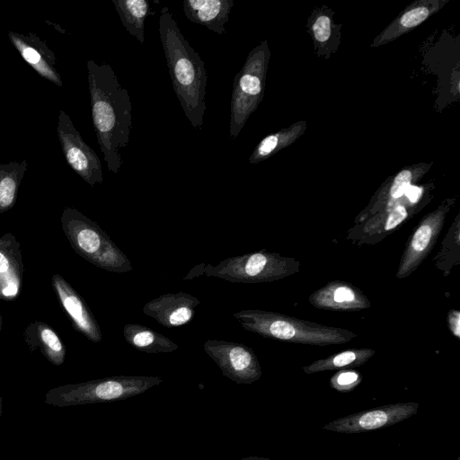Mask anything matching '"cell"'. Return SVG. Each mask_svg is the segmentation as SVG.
Returning <instances> with one entry per match:
<instances>
[{
  "mask_svg": "<svg viewBox=\"0 0 460 460\" xmlns=\"http://www.w3.org/2000/svg\"><path fill=\"white\" fill-rule=\"evenodd\" d=\"M433 234V228L429 224H423L415 232L411 248L415 253L422 252L430 242Z\"/></svg>",
  "mask_w": 460,
  "mask_h": 460,
  "instance_id": "21",
  "label": "cell"
},
{
  "mask_svg": "<svg viewBox=\"0 0 460 460\" xmlns=\"http://www.w3.org/2000/svg\"><path fill=\"white\" fill-rule=\"evenodd\" d=\"M24 341L31 351L39 349L51 364L60 366L64 363L66 347L58 333L46 323H31L24 331Z\"/></svg>",
  "mask_w": 460,
  "mask_h": 460,
  "instance_id": "15",
  "label": "cell"
},
{
  "mask_svg": "<svg viewBox=\"0 0 460 460\" xmlns=\"http://www.w3.org/2000/svg\"><path fill=\"white\" fill-rule=\"evenodd\" d=\"M2 325H3V320H2V315L0 314V332L2 330Z\"/></svg>",
  "mask_w": 460,
  "mask_h": 460,
  "instance_id": "32",
  "label": "cell"
},
{
  "mask_svg": "<svg viewBox=\"0 0 460 460\" xmlns=\"http://www.w3.org/2000/svg\"><path fill=\"white\" fill-rule=\"evenodd\" d=\"M200 300L183 291L166 293L147 302L143 313L166 328L184 325L195 315Z\"/></svg>",
  "mask_w": 460,
  "mask_h": 460,
  "instance_id": "11",
  "label": "cell"
},
{
  "mask_svg": "<svg viewBox=\"0 0 460 460\" xmlns=\"http://www.w3.org/2000/svg\"><path fill=\"white\" fill-rule=\"evenodd\" d=\"M93 125L109 172H119L121 150L129 142L132 105L111 66L93 60L86 63Z\"/></svg>",
  "mask_w": 460,
  "mask_h": 460,
  "instance_id": "1",
  "label": "cell"
},
{
  "mask_svg": "<svg viewBox=\"0 0 460 460\" xmlns=\"http://www.w3.org/2000/svg\"><path fill=\"white\" fill-rule=\"evenodd\" d=\"M202 348L231 381L247 385L261 378V368L251 348L222 340H208Z\"/></svg>",
  "mask_w": 460,
  "mask_h": 460,
  "instance_id": "7",
  "label": "cell"
},
{
  "mask_svg": "<svg viewBox=\"0 0 460 460\" xmlns=\"http://www.w3.org/2000/svg\"><path fill=\"white\" fill-rule=\"evenodd\" d=\"M407 217V211L403 206H398L389 215L386 223L385 230H391L402 223Z\"/></svg>",
  "mask_w": 460,
  "mask_h": 460,
  "instance_id": "25",
  "label": "cell"
},
{
  "mask_svg": "<svg viewBox=\"0 0 460 460\" xmlns=\"http://www.w3.org/2000/svg\"><path fill=\"white\" fill-rule=\"evenodd\" d=\"M411 173L408 170L400 172L391 187V196L394 199L402 197L411 185Z\"/></svg>",
  "mask_w": 460,
  "mask_h": 460,
  "instance_id": "22",
  "label": "cell"
},
{
  "mask_svg": "<svg viewBox=\"0 0 460 460\" xmlns=\"http://www.w3.org/2000/svg\"><path fill=\"white\" fill-rule=\"evenodd\" d=\"M421 189L417 186L410 185L409 188L405 191V195L411 202H417L421 195Z\"/></svg>",
  "mask_w": 460,
  "mask_h": 460,
  "instance_id": "27",
  "label": "cell"
},
{
  "mask_svg": "<svg viewBox=\"0 0 460 460\" xmlns=\"http://www.w3.org/2000/svg\"><path fill=\"white\" fill-rule=\"evenodd\" d=\"M456 460H460V456L456 458Z\"/></svg>",
  "mask_w": 460,
  "mask_h": 460,
  "instance_id": "33",
  "label": "cell"
},
{
  "mask_svg": "<svg viewBox=\"0 0 460 460\" xmlns=\"http://www.w3.org/2000/svg\"><path fill=\"white\" fill-rule=\"evenodd\" d=\"M331 21L329 17L322 15L317 18L313 26V31L314 33L315 39L320 41L323 42L326 41L331 34Z\"/></svg>",
  "mask_w": 460,
  "mask_h": 460,
  "instance_id": "24",
  "label": "cell"
},
{
  "mask_svg": "<svg viewBox=\"0 0 460 460\" xmlns=\"http://www.w3.org/2000/svg\"><path fill=\"white\" fill-rule=\"evenodd\" d=\"M361 382V376L356 371H341L335 374L330 384L332 388L341 393H348L356 388Z\"/></svg>",
  "mask_w": 460,
  "mask_h": 460,
  "instance_id": "20",
  "label": "cell"
},
{
  "mask_svg": "<svg viewBox=\"0 0 460 460\" xmlns=\"http://www.w3.org/2000/svg\"><path fill=\"white\" fill-rule=\"evenodd\" d=\"M23 263L19 242L10 233L0 238V299L12 301L22 285Z\"/></svg>",
  "mask_w": 460,
  "mask_h": 460,
  "instance_id": "13",
  "label": "cell"
},
{
  "mask_svg": "<svg viewBox=\"0 0 460 460\" xmlns=\"http://www.w3.org/2000/svg\"><path fill=\"white\" fill-rule=\"evenodd\" d=\"M7 36L23 60L39 75L57 86L63 85L61 76L56 68V57L45 41L32 32L27 34L10 31Z\"/></svg>",
  "mask_w": 460,
  "mask_h": 460,
  "instance_id": "12",
  "label": "cell"
},
{
  "mask_svg": "<svg viewBox=\"0 0 460 460\" xmlns=\"http://www.w3.org/2000/svg\"><path fill=\"white\" fill-rule=\"evenodd\" d=\"M239 460H272V459H270L267 457H260V456H247V457H243Z\"/></svg>",
  "mask_w": 460,
  "mask_h": 460,
  "instance_id": "30",
  "label": "cell"
},
{
  "mask_svg": "<svg viewBox=\"0 0 460 460\" xmlns=\"http://www.w3.org/2000/svg\"><path fill=\"white\" fill-rule=\"evenodd\" d=\"M414 402H396L358 411L338 418L323 426V429L345 434L362 433L402 422L418 412Z\"/></svg>",
  "mask_w": 460,
  "mask_h": 460,
  "instance_id": "9",
  "label": "cell"
},
{
  "mask_svg": "<svg viewBox=\"0 0 460 460\" xmlns=\"http://www.w3.org/2000/svg\"><path fill=\"white\" fill-rule=\"evenodd\" d=\"M369 356L367 352L362 351H344L333 358L316 361L311 366L304 367V370L307 374H313L323 370L358 366L363 364Z\"/></svg>",
  "mask_w": 460,
  "mask_h": 460,
  "instance_id": "19",
  "label": "cell"
},
{
  "mask_svg": "<svg viewBox=\"0 0 460 460\" xmlns=\"http://www.w3.org/2000/svg\"><path fill=\"white\" fill-rule=\"evenodd\" d=\"M51 284L74 328L89 341L100 342L102 338L100 325L83 297L59 274L52 276Z\"/></svg>",
  "mask_w": 460,
  "mask_h": 460,
  "instance_id": "10",
  "label": "cell"
},
{
  "mask_svg": "<svg viewBox=\"0 0 460 460\" xmlns=\"http://www.w3.org/2000/svg\"><path fill=\"white\" fill-rule=\"evenodd\" d=\"M57 133L70 168L92 187L96 183H102L103 175L100 158L84 141L70 117L64 111H59L58 116Z\"/></svg>",
  "mask_w": 460,
  "mask_h": 460,
  "instance_id": "6",
  "label": "cell"
},
{
  "mask_svg": "<svg viewBox=\"0 0 460 460\" xmlns=\"http://www.w3.org/2000/svg\"><path fill=\"white\" fill-rule=\"evenodd\" d=\"M123 336L134 349L146 353H169L179 348L166 336L141 324H126Z\"/></svg>",
  "mask_w": 460,
  "mask_h": 460,
  "instance_id": "16",
  "label": "cell"
},
{
  "mask_svg": "<svg viewBox=\"0 0 460 460\" xmlns=\"http://www.w3.org/2000/svg\"><path fill=\"white\" fill-rule=\"evenodd\" d=\"M162 382L159 376H110L54 387L47 392L44 402L62 408L121 401L139 395Z\"/></svg>",
  "mask_w": 460,
  "mask_h": 460,
  "instance_id": "4",
  "label": "cell"
},
{
  "mask_svg": "<svg viewBox=\"0 0 460 460\" xmlns=\"http://www.w3.org/2000/svg\"><path fill=\"white\" fill-rule=\"evenodd\" d=\"M354 299L353 291L345 287L338 288L334 292V300L338 303L350 302Z\"/></svg>",
  "mask_w": 460,
  "mask_h": 460,
  "instance_id": "26",
  "label": "cell"
},
{
  "mask_svg": "<svg viewBox=\"0 0 460 460\" xmlns=\"http://www.w3.org/2000/svg\"><path fill=\"white\" fill-rule=\"evenodd\" d=\"M159 34L174 93L184 115L199 129L207 108L205 63L181 32L167 6L160 13Z\"/></svg>",
  "mask_w": 460,
  "mask_h": 460,
  "instance_id": "2",
  "label": "cell"
},
{
  "mask_svg": "<svg viewBox=\"0 0 460 460\" xmlns=\"http://www.w3.org/2000/svg\"><path fill=\"white\" fill-rule=\"evenodd\" d=\"M205 271V263L202 262L197 266H195L193 269H191L189 273L186 275L184 279H191L196 277H199L200 275H204Z\"/></svg>",
  "mask_w": 460,
  "mask_h": 460,
  "instance_id": "28",
  "label": "cell"
},
{
  "mask_svg": "<svg viewBox=\"0 0 460 460\" xmlns=\"http://www.w3.org/2000/svg\"><path fill=\"white\" fill-rule=\"evenodd\" d=\"M278 265L274 254L257 252L229 257L217 265L205 264L204 275L233 283H255L275 279Z\"/></svg>",
  "mask_w": 460,
  "mask_h": 460,
  "instance_id": "8",
  "label": "cell"
},
{
  "mask_svg": "<svg viewBox=\"0 0 460 460\" xmlns=\"http://www.w3.org/2000/svg\"><path fill=\"white\" fill-rule=\"evenodd\" d=\"M428 15L429 10L426 7H418L403 14L401 18V23L407 28L413 27L423 22Z\"/></svg>",
  "mask_w": 460,
  "mask_h": 460,
  "instance_id": "23",
  "label": "cell"
},
{
  "mask_svg": "<svg viewBox=\"0 0 460 460\" xmlns=\"http://www.w3.org/2000/svg\"><path fill=\"white\" fill-rule=\"evenodd\" d=\"M451 323V326H452V330L453 332H455L456 335H459V316H458V314H456V319H452L450 321Z\"/></svg>",
  "mask_w": 460,
  "mask_h": 460,
  "instance_id": "29",
  "label": "cell"
},
{
  "mask_svg": "<svg viewBox=\"0 0 460 460\" xmlns=\"http://www.w3.org/2000/svg\"><path fill=\"white\" fill-rule=\"evenodd\" d=\"M60 220L70 245L84 260L111 272L125 273L133 270L129 259L107 233L82 212L66 208Z\"/></svg>",
  "mask_w": 460,
  "mask_h": 460,
  "instance_id": "3",
  "label": "cell"
},
{
  "mask_svg": "<svg viewBox=\"0 0 460 460\" xmlns=\"http://www.w3.org/2000/svg\"><path fill=\"white\" fill-rule=\"evenodd\" d=\"M234 4L233 0H185L182 5L189 21L223 35Z\"/></svg>",
  "mask_w": 460,
  "mask_h": 460,
  "instance_id": "14",
  "label": "cell"
},
{
  "mask_svg": "<svg viewBox=\"0 0 460 460\" xmlns=\"http://www.w3.org/2000/svg\"><path fill=\"white\" fill-rule=\"evenodd\" d=\"M265 57L260 48L252 51L233 83L230 103L229 135L235 139L262 93V72Z\"/></svg>",
  "mask_w": 460,
  "mask_h": 460,
  "instance_id": "5",
  "label": "cell"
},
{
  "mask_svg": "<svg viewBox=\"0 0 460 460\" xmlns=\"http://www.w3.org/2000/svg\"><path fill=\"white\" fill-rule=\"evenodd\" d=\"M121 23L131 36L140 43L145 42V21L152 14L146 0H112Z\"/></svg>",
  "mask_w": 460,
  "mask_h": 460,
  "instance_id": "17",
  "label": "cell"
},
{
  "mask_svg": "<svg viewBox=\"0 0 460 460\" xmlns=\"http://www.w3.org/2000/svg\"><path fill=\"white\" fill-rule=\"evenodd\" d=\"M26 160L0 164V214L11 209L16 202L18 190L27 171Z\"/></svg>",
  "mask_w": 460,
  "mask_h": 460,
  "instance_id": "18",
  "label": "cell"
},
{
  "mask_svg": "<svg viewBox=\"0 0 460 460\" xmlns=\"http://www.w3.org/2000/svg\"><path fill=\"white\" fill-rule=\"evenodd\" d=\"M2 408H3V399H2V397H0V420H1V415H2Z\"/></svg>",
  "mask_w": 460,
  "mask_h": 460,
  "instance_id": "31",
  "label": "cell"
}]
</instances>
